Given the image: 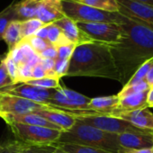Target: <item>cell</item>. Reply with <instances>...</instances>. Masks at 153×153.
I'll use <instances>...</instances> for the list:
<instances>
[{
  "label": "cell",
  "mask_w": 153,
  "mask_h": 153,
  "mask_svg": "<svg viewBox=\"0 0 153 153\" xmlns=\"http://www.w3.org/2000/svg\"><path fill=\"white\" fill-rule=\"evenodd\" d=\"M121 26L123 37L110 49L124 86L141 64L153 57V31L126 17Z\"/></svg>",
  "instance_id": "obj_1"
},
{
  "label": "cell",
  "mask_w": 153,
  "mask_h": 153,
  "mask_svg": "<svg viewBox=\"0 0 153 153\" xmlns=\"http://www.w3.org/2000/svg\"><path fill=\"white\" fill-rule=\"evenodd\" d=\"M67 76L103 78L120 82L110 46L96 42L76 46Z\"/></svg>",
  "instance_id": "obj_2"
},
{
  "label": "cell",
  "mask_w": 153,
  "mask_h": 153,
  "mask_svg": "<svg viewBox=\"0 0 153 153\" xmlns=\"http://www.w3.org/2000/svg\"><path fill=\"white\" fill-rule=\"evenodd\" d=\"M57 143L88 146L110 153H128L130 151L119 144L117 134L101 131L78 120L69 130L61 132Z\"/></svg>",
  "instance_id": "obj_3"
},
{
  "label": "cell",
  "mask_w": 153,
  "mask_h": 153,
  "mask_svg": "<svg viewBox=\"0 0 153 153\" xmlns=\"http://www.w3.org/2000/svg\"><path fill=\"white\" fill-rule=\"evenodd\" d=\"M62 7L65 16L76 23H111L121 25L125 18L119 13L99 10L71 0H62Z\"/></svg>",
  "instance_id": "obj_4"
},
{
  "label": "cell",
  "mask_w": 153,
  "mask_h": 153,
  "mask_svg": "<svg viewBox=\"0 0 153 153\" xmlns=\"http://www.w3.org/2000/svg\"><path fill=\"white\" fill-rule=\"evenodd\" d=\"M16 140L32 146L51 145L58 142L62 131L20 123L7 124Z\"/></svg>",
  "instance_id": "obj_5"
},
{
  "label": "cell",
  "mask_w": 153,
  "mask_h": 153,
  "mask_svg": "<svg viewBox=\"0 0 153 153\" xmlns=\"http://www.w3.org/2000/svg\"><path fill=\"white\" fill-rule=\"evenodd\" d=\"M79 28L92 41L106 45H114L121 42L123 30L121 25L111 23H76Z\"/></svg>",
  "instance_id": "obj_6"
},
{
  "label": "cell",
  "mask_w": 153,
  "mask_h": 153,
  "mask_svg": "<svg viewBox=\"0 0 153 153\" xmlns=\"http://www.w3.org/2000/svg\"><path fill=\"white\" fill-rule=\"evenodd\" d=\"M75 118L76 120H78L85 124L114 134H121L125 132H144L149 131L137 128L124 120L109 115L85 114L76 116Z\"/></svg>",
  "instance_id": "obj_7"
},
{
  "label": "cell",
  "mask_w": 153,
  "mask_h": 153,
  "mask_svg": "<svg viewBox=\"0 0 153 153\" xmlns=\"http://www.w3.org/2000/svg\"><path fill=\"white\" fill-rule=\"evenodd\" d=\"M119 14L153 31V5L134 0H116Z\"/></svg>",
  "instance_id": "obj_8"
},
{
  "label": "cell",
  "mask_w": 153,
  "mask_h": 153,
  "mask_svg": "<svg viewBox=\"0 0 153 153\" xmlns=\"http://www.w3.org/2000/svg\"><path fill=\"white\" fill-rule=\"evenodd\" d=\"M41 110H49V105L0 91V114H34Z\"/></svg>",
  "instance_id": "obj_9"
},
{
  "label": "cell",
  "mask_w": 153,
  "mask_h": 153,
  "mask_svg": "<svg viewBox=\"0 0 153 153\" xmlns=\"http://www.w3.org/2000/svg\"><path fill=\"white\" fill-rule=\"evenodd\" d=\"M90 100V97L79 92L64 87H59L53 90L47 105H52L54 106L71 110H86Z\"/></svg>",
  "instance_id": "obj_10"
},
{
  "label": "cell",
  "mask_w": 153,
  "mask_h": 153,
  "mask_svg": "<svg viewBox=\"0 0 153 153\" xmlns=\"http://www.w3.org/2000/svg\"><path fill=\"white\" fill-rule=\"evenodd\" d=\"M0 91L12 96L19 97L40 104H48L52 95V89H42L33 86L21 83L20 85H9L0 88Z\"/></svg>",
  "instance_id": "obj_11"
},
{
  "label": "cell",
  "mask_w": 153,
  "mask_h": 153,
  "mask_svg": "<svg viewBox=\"0 0 153 153\" xmlns=\"http://www.w3.org/2000/svg\"><path fill=\"white\" fill-rule=\"evenodd\" d=\"M119 144L127 150L151 149L153 147V131L144 132H125L117 134Z\"/></svg>",
  "instance_id": "obj_12"
},
{
  "label": "cell",
  "mask_w": 153,
  "mask_h": 153,
  "mask_svg": "<svg viewBox=\"0 0 153 153\" xmlns=\"http://www.w3.org/2000/svg\"><path fill=\"white\" fill-rule=\"evenodd\" d=\"M62 7V0H41L36 18L43 25L53 24L65 17Z\"/></svg>",
  "instance_id": "obj_13"
},
{
  "label": "cell",
  "mask_w": 153,
  "mask_h": 153,
  "mask_svg": "<svg viewBox=\"0 0 153 153\" xmlns=\"http://www.w3.org/2000/svg\"><path fill=\"white\" fill-rule=\"evenodd\" d=\"M110 116L124 120L137 128L153 131V113L148 107L130 112H121Z\"/></svg>",
  "instance_id": "obj_14"
},
{
  "label": "cell",
  "mask_w": 153,
  "mask_h": 153,
  "mask_svg": "<svg viewBox=\"0 0 153 153\" xmlns=\"http://www.w3.org/2000/svg\"><path fill=\"white\" fill-rule=\"evenodd\" d=\"M55 24L63 33L65 37L71 42L76 44V46L84 44V43H89L94 42L85 33H83L76 25L75 21L72 19L65 16L59 21L53 23Z\"/></svg>",
  "instance_id": "obj_15"
},
{
  "label": "cell",
  "mask_w": 153,
  "mask_h": 153,
  "mask_svg": "<svg viewBox=\"0 0 153 153\" xmlns=\"http://www.w3.org/2000/svg\"><path fill=\"white\" fill-rule=\"evenodd\" d=\"M119 97L117 95L101 97L91 98L88 103L85 114H100V115H110L113 114L118 106Z\"/></svg>",
  "instance_id": "obj_16"
},
{
  "label": "cell",
  "mask_w": 153,
  "mask_h": 153,
  "mask_svg": "<svg viewBox=\"0 0 153 153\" xmlns=\"http://www.w3.org/2000/svg\"><path fill=\"white\" fill-rule=\"evenodd\" d=\"M0 118H1L7 124L20 123V124H25V125L46 127V128L61 131L58 126L54 125L53 123H50L49 121H47L46 119L42 118V116L36 114H0Z\"/></svg>",
  "instance_id": "obj_17"
},
{
  "label": "cell",
  "mask_w": 153,
  "mask_h": 153,
  "mask_svg": "<svg viewBox=\"0 0 153 153\" xmlns=\"http://www.w3.org/2000/svg\"><path fill=\"white\" fill-rule=\"evenodd\" d=\"M148 92L149 90L137 93V94L128 95V96L119 98V104H118L117 109L110 115H113L114 114L121 113V112H130V111H134V110H139V109L148 107L147 106Z\"/></svg>",
  "instance_id": "obj_18"
},
{
  "label": "cell",
  "mask_w": 153,
  "mask_h": 153,
  "mask_svg": "<svg viewBox=\"0 0 153 153\" xmlns=\"http://www.w3.org/2000/svg\"><path fill=\"white\" fill-rule=\"evenodd\" d=\"M34 114L42 116L50 123L58 126L62 131L69 130L76 122L74 116L55 110H41Z\"/></svg>",
  "instance_id": "obj_19"
},
{
  "label": "cell",
  "mask_w": 153,
  "mask_h": 153,
  "mask_svg": "<svg viewBox=\"0 0 153 153\" xmlns=\"http://www.w3.org/2000/svg\"><path fill=\"white\" fill-rule=\"evenodd\" d=\"M40 1L41 0H21L16 2L15 11L16 21L23 22L36 18Z\"/></svg>",
  "instance_id": "obj_20"
},
{
  "label": "cell",
  "mask_w": 153,
  "mask_h": 153,
  "mask_svg": "<svg viewBox=\"0 0 153 153\" xmlns=\"http://www.w3.org/2000/svg\"><path fill=\"white\" fill-rule=\"evenodd\" d=\"M23 40L22 33H21V27H20V22L19 21H13L9 24L7 26L3 41L7 43L8 47V51L15 49Z\"/></svg>",
  "instance_id": "obj_21"
},
{
  "label": "cell",
  "mask_w": 153,
  "mask_h": 153,
  "mask_svg": "<svg viewBox=\"0 0 153 153\" xmlns=\"http://www.w3.org/2000/svg\"><path fill=\"white\" fill-rule=\"evenodd\" d=\"M71 1L106 12L119 13V5L116 0H71Z\"/></svg>",
  "instance_id": "obj_22"
},
{
  "label": "cell",
  "mask_w": 153,
  "mask_h": 153,
  "mask_svg": "<svg viewBox=\"0 0 153 153\" xmlns=\"http://www.w3.org/2000/svg\"><path fill=\"white\" fill-rule=\"evenodd\" d=\"M16 2V0H14L7 7H6L3 11L0 12V41H3L4 33L9 24L13 21H16L15 11Z\"/></svg>",
  "instance_id": "obj_23"
},
{
  "label": "cell",
  "mask_w": 153,
  "mask_h": 153,
  "mask_svg": "<svg viewBox=\"0 0 153 153\" xmlns=\"http://www.w3.org/2000/svg\"><path fill=\"white\" fill-rule=\"evenodd\" d=\"M47 42L55 46L56 48L71 43L63 34L61 30L55 25L51 24L48 25V35H47Z\"/></svg>",
  "instance_id": "obj_24"
},
{
  "label": "cell",
  "mask_w": 153,
  "mask_h": 153,
  "mask_svg": "<svg viewBox=\"0 0 153 153\" xmlns=\"http://www.w3.org/2000/svg\"><path fill=\"white\" fill-rule=\"evenodd\" d=\"M56 145L67 153H110L103 149L70 143H56Z\"/></svg>",
  "instance_id": "obj_25"
},
{
  "label": "cell",
  "mask_w": 153,
  "mask_h": 153,
  "mask_svg": "<svg viewBox=\"0 0 153 153\" xmlns=\"http://www.w3.org/2000/svg\"><path fill=\"white\" fill-rule=\"evenodd\" d=\"M153 61V57L149 59H148L147 61H145L143 64H141V66L134 72V74L131 76V79L128 80V82L124 85V86H131V85H135L140 82L145 81L147 74L151 67Z\"/></svg>",
  "instance_id": "obj_26"
},
{
  "label": "cell",
  "mask_w": 153,
  "mask_h": 153,
  "mask_svg": "<svg viewBox=\"0 0 153 153\" xmlns=\"http://www.w3.org/2000/svg\"><path fill=\"white\" fill-rule=\"evenodd\" d=\"M59 80L60 79H58V78H42L39 79H30V80L24 82V84L33 86L39 88H42V89L54 90L60 87Z\"/></svg>",
  "instance_id": "obj_27"
},
{
  "label": "cell",
  "mask_w": 153,
  "mask_h": 153,
  "mask_svg": "<svg viewBox=\"0 0 153 153\" xmlns=\"http://www.w3.org/2000/svg\"><path fill=\"white\" fill-rule=\"evenodd\" d=\"M44 25H43L37 18H33L30 20L20 22V27H21V33H22L23 39L30 37L32 35H34V33Z\"/></svg>",
  "instance_id": "obj_28"
},
{
  "label": "cell",
  "mask_w": 153,
  "mask_h": 153,
  "mask_svg": "<svg viewBox=\"0 0 153 153\" xmlns=\"http://www.w3.org/2000/svg\"><path fill=\"white\" fill-rule=\"evenodd\" d=\"M27 146V144L18 140H7L1 144L0 153H23Z\"/></svg>",
  "instance_id": "obj_29"
},
{
  "label": "cell",
  "mask_w": 153,
  "mask_h": 153,
  "mask_svg": "<svg viewBox=\"0 0 153 153\" xmlns=\"http://www.w3.org/2000/svg\"><path fill=\"white\" fill-rule=\"evenodd\" d=\"M149 86L148 85V83L146 81L135 84V85H131V86H123V88H122V90L117 94L118 97H123L125 96L128 95H132V94H137V93H140V92H144V91H148L149 90Z\"/></svg>",
  "instance_id": "obj_30"
},
{
  "label": "cell",
  "mask_w": 153,
  "mask_h": 153,
  "mask_svg": "<svg viewBox=\"0 0 153 153\" xmlns=\"http://www.w3.org/2000/svg\"><path fill=\"white\" fill-rule=\"evenodd\" d=\"M25 40L29 43V45L33 48V50L35 51L36 54H40L42 53L48 46L51 45L47 41L45 40H42L35 35H32L30 37H27V38H25Z\"/></svg>",
  "instance_id": "obj_31"
},
{
  "label": "cell",
  "mask_w": 153,
  "mask_h": 153,
  "mask_svg": "<svg viewBox=\"0 0 153 153\" xmlns=\"http://www.w3.org/2000/svg\"><path fill=\"white\" fill-rule=\"evenodd\" d=\"M4 63L6 65L7 71L10 79L12 80V85H16L17 81V76H18V66L16 62L12 59V58L7 53V56L4 59Z\"/></svg>",
  "instance_id": "obj_32"
},
{
  "label": "cell",
  "mask_w": 153,
  "mask_h": 153,
  "mask_svg": "<svg viewBox=\"0 0 153 153\" xmlns=\"http://www.w3.org/2000/svg\"><path fill=\"white\" fill-rule=\"evenodd\" d=\"M56 149H57L56 143L51 145H38V146L28 145L23 153H54Z\"/></svg>",
  "instance_id": "obj_33"
},
{
  "label": "cell",
  "mask_w": 153,
  "mask_h": 153,
  "mask_svg": "<svg viewBox=\"0 0 153 153\" xmlns=\"http://www.w3.org/2000/svg\"><path fill=\"white\" fill-rule=\"evenodd\" d=\"M76 44L68 43L57 48V59H70L73 51L76 48Z\"/></svg>",
  "instance_id": "obj_34"
},
{
  "label": "cell",
  "mask_w": 153,
  "mask_h": 153,
  "mask_svg": "<svg viewBox=\"0 0 153 153\" xmlns=\"http://www.w3.org/2000/svg\"><path fill=\"white\" fill-rule=\"evenodd\" d=\"M68 66L69 59H55L54 71L59 79H61L64 76H67Z\"/></svg>",
  "instance_id": "obj_35"
},
{
  "label": "cell",
  "mask_w": 153,
  "mask_h": 153,
  "mask_svg": "<svg viewBox=\"0 0 153 153\" xmlns=\"http://www.w3.org/2000/svg\"><path fill=\"white\" fill-rule=\"evenodd\" d=\"M12 85V80L10 79L8 73L4 63V59L0 61V88Z\"/></svg>",
  "instance_id": "obj_36"
},
{
  "label": "cell",
  "mask_w": 153,
  "mask_h": 153,
  "mask_svg": "<svg viewBox=\"0 0 153 153\" xmlns=\"http://www.w3.org/2000/svg\"><path fill=\"white\" fill-rule=\"evenodd\" d=\"M57 48L53 45L48 46L42 53L39 54V56L42 59H57Z\"/></svg>",
  "instance_id": "obj_37"
},
{
  "label": "cell",
  "mask_w": 153,
  "mask_h": 153,
  "mask_svg": "<svg viewBox=\"0 0 153 153\" xmlns=\"http://www.w3.org/2000/svg\"><path fill=\"white\" fill-rule=\"evenodd\" d=\"M45 70L43 69V68L38 64L36 66H34L32 68V79H42L45 78Z\"/></svg>",
  "instance_id": "obj_38"
},
{
  "label": "cell",
  "mask_w": 153,
  "mask_h": 153,
  "mask_svg": "<svg viewBox=\"0 0 153 153\" xmlns=\"http://www.w3.org/2000/svg\"><path fill=\"white\" fill-rule=\"evenodd\" d=\"M40 65L43 68L45 72L54 70V66H55V59H41Z\"/></svg>",
  "instance_id": "obj_39"
},
{
  "label": "cell",
  "mask_w": 153,
  "mask_h": 153,
  "mask_svg": "<svg viewBox=\"0 0 153 153\" xmlns=\"http://www.w3.org/2000/svg\"><path fill=\"white\" fill-rule=\"evenodd\" d=\"M35 36L42 39V40H45L47 41V35H48V25H45L44 26H42V28H40L35 33H34Z\"/></svg>",
  "instance_id": "obj_40"
},
{
  "label": "cell",
  "mask_w": 153,
  "mask_h": 153,
  "mask_svg": "<svg viewBox=\"0 0 153 153\" xmlns=\"http://www.w3.org/2000/svg\"><path fill=\"white\" fill-rule=\"evenodd\" d=\"M145 81L148 83L149 88H151L153 86V61H152L151 67H150V68H149V72L147 74Z\"/></svg>",
  "instance_id": "obj_41"
},
{
  "label": "cell",
  "mask_w": 153,
  "mask_h": 153,
  "mask_svg": "<svg viewBox=\"0 0 153 153\" xmlns=\"http://www.w3.org/2000/svg\"><path fill=\"white\" fill-rule=\"evenodd\" d=\"M128 153H152L151 149H132Z\"/></svg>",
  "instance_id": "obj_42"
},
{
  "label": "cell",
  "mask_w": 153,
  "mask_h": 153,
  "mask_svg": "<svg viewBox=\"0 0 153 153\" xmlns=\"http://www.w3.org/2000/svg\"><path fill=\"white\" fill-rule=\"evenodd\" d=\"M134 1H138V2H142V3H147L149 5H153V0H134Z\"/></svg>",
  "instance_id": "obj_43"
},
{
  "label": "cell",
  "mask_w": 153,
  "mask_h": 153,
  "mask_svg": "<svg viewBox=\"0 0 153 153\" xmlns=\"http://www.w3.org/2000/svg\"><path fill=\"white\" fill-rule=\"evenodd\" d=\"M54 153H67V152H65L64 150H62L60 148H59V147L57 146V149H56V150H55Z\"/></svg>",
  "instance_id": "obj_44"
},
{
  "label": "cell",
  "mask_w": 153,
  "mask_h": 153,
  "mask_svg": "<svg viewBox=\"0 0 153 153\" xmlns=\"http://www.w3.org/2000/svg\"><path fill=\"white\" fill-rule=\"evenodd\" d=\"M7 54H0V61H2L3 59H5Z\"/></svg>",
  "instance_id": "obj_45"
},
{
  "label": "cell",
  "mask_w": 153,
  "mask_h": 153,
  "mask_svg": "<svg viewBox=\"0 0 153 153\" xmlns=\"http://www.w3.org/2000/svg\"><path fill=\"white\" fill-rule=\"evenodd\" d=\"M151 150H152V153H153V147L151 148Z\"/></svg>",
  "instance_id": "obj_46"
},
{
  "label": "cell",
  "mask_w": 153,
  "mask_h": 153,
  "mask_svg": "<svg viewBox=\"0 0 153 153\" xmlns=\"http://www.w3.org/2000/svg\"><path fill=\"white\" fill-rule=\"evenodd\" d=\"M0 148H1V143H0Z\"/></svg>",
  "instance_id": "obj_47"
},
{
  "label": "cell",
  "mask_w": 153,
  "mask_h": 153,
  "mask_svg": "<svg viewBox=\"0 0 153 153\" xmlns=\"http://www.w3.org/2000/svg\"><path fill=\"white\" fill-rule=\"evenodd\" d=\"M153 88V86H152V87H151V88Z\"/></svg>",
  "instance_id": "obj_48"
}]
</instances>
